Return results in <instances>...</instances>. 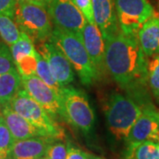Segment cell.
Instances as JSON below:
<instances>
[{
	"label": "cell",
	"mask_w": 159,
	"mask_h": 159,
	"mask_svg": "<svg viewBox=\"0 0 159 159\" xmlns=\"http://www.w3.org/2000/svg\"><path fill=\"white\" fill-rule=\"evenodd\" d=\"M104 64L114 80L123 89L141 96L148 83V57L136 35L123 34L104 39Z\"/></svg>",
	"instance_id": "cell-1"
},
{
	"label": "cell",
	"mask_w": 159,
	"mask_h": 159,
	"mask_svg": "<svg viewBox=\"0 0 159 159\" xmlns=\"http://www.w3.org/2000/svg\"><path fill=\"white\" fill-rule=\"evenodd\" d=\"M49 41L67 58L83 84L91 85L99 78V74L86 51L81 35L54 28Z\"/></svg>",
	"instance_id": "cell-2"
},
{
	"label": "cell",
	"mask_w": 159,
	"mask_h": 159,
	"mask_svg": "<svg viewBox=\"0 0 159 159\" xmlns=\"http://www.w3.org/2000/svg\"><path fill=\"white\" fill-rule=\"evenodd\" d=\"M142 106L133 98L113 93L109 97L105 107V116L111 134L117 140L128 136L131 128L142 113Z\"/></svg>",
	"instance_id": "cell-3"
},
{
	"label": "cell",
	"mask_w": 159,
	"mask_h": 159,
	"mask_svg": "<svg viewBox=\"0 0 159 159\" xmlns=\"http://www.w3.org/2000/svg\"><path fill=\"white\" fill-rule=\"evenodd\" d=\"M46 7L28 2H17L14 21L20 31L24 32L33 42L50 39L52 22Z\"/></svg>",
	"instance_id": "cell-4"
},
{
	"label": "cell",
	"mask_w": 159,
	"mask_h": 159,
	"mask_svg": "<svg viewBox=\"0 0 159 159\" xmlns=\"http://www.w3.org/2000/svg\"><path fill=\"white\" fill-rule=\"evenodd\" d=\"M8 106L22 116L32 125L43 131L47 136L62 139L64 131L53 120V118L23 89H20Z\"/></svg>",
	"instance_id": "cell-5"
},
{
	"label": "cell",
	"mask_w": 159,
	"mask_h": 159,
	"mask_svg": "<svg viewBox=\"0 0 159 159\" xmlns=\"http://www.w3.org/2000/svg\"><path fill=\"white\" fill-rule=\"evenodd\" d=\"M64 119L84 134L90 133L95 124V114L84 92L70 86L62 88Z\"/></svg>",
	"instance_id": "cell-6"
},
{
	"label": "cell",
	"mask_w": 159,
	"mask_h": 159,
	"mask_svg": "<svg viewBox=\"0 0 159 159\" xmlns=\"http://www.w3.org/2000/svg\"><path fill=\"white\" fill-rule=\"evenodd\" d=\"M120 31L136 35L142 26L156 14L148 0H114Z\"/></svg>",
	"instance_id": "cell-7"
},
{
	"label": "cell",
	"mask_w": 159,
	"mask_h": 159,
	"mask_svg": "<svg viewBox=\"0 0 159 159\" xmlns=\"http://www.w3.org/2000/svg\"><path fill=\"white\" fill-rule=\"evenodd\" d=\"M47 9L55 29L81 35L87 20L73 0H51Z\"/></svg>",
	"instance_id": "cell-8"
},
{
	"label": "cell",
	"mask_w": 159,
	"mask_h": 159,
	"mask_svg": "<svg viewBox=\"0 0 159 159\" xmlns=\"http://www.w3.org/2000/svg\"><path fill=\"white\" fill-rule=\"evenodd\" d=\"M21 87L52 118L61 117L64 119L62 100L35 74L21 76Z\"/></svg>",
	"instance_id": "cell-9"
},
{
	"label": "cell",
	"mask_w": 159,
	"mask_h": 159,
	"mask_svg": "<svg viewBox=\"0 0 159 159\" xmlns=\"http://www.w3.org/2000/svg\"><path fill=\"white\" fill-rule=\"evenodd\" d=\"M34 47L36 51L47 61L51 73L59 85L66 87L74 81L73 67L57 46L48 40L37 43Z\"/></svg>",
	"instance_id": "cell-10"
},
{
	"label": "cell",
	"mask_w": 159,
	"mask_h": 159,
	"mask_svg": "<svg viewBox=\"0 0 159 159\" xmlns=\"http://www.w3.org/2000/svg\"><path fill=\"white\" fill-rule=\"evenodd\" d=\"M159 139V111L152 103L148 102L142 106V113L131 128L125 140L126 145L153 141Z\"/></svg>",
	"instance_id": "cell-11"
},
{
	"label": "cell",
	"mask_w": 159,
	"mask_h": 159,
	"mask_svg": "<svg viewBox=\"0 0 159 159\" xmlns=\"http://www.w3.org/2000/svg\"><path fill=\"white\" fill-rule=\"evenodd\" d=\"M81 39L86 51L90 57L91 62L100 75L105 68V42L96 23H90L89 21L85 23L81 30Z\"/></svg>",
	"instance_id": "cell-12"
},
{
	"label": "cell",
	"mask_w": 159,
	"mask_h": 159,
	"mask_svg": "<svg viewBox=\"0 0 159 159\" xmlns=\"http://www.w3.org/2000/svg\"><path fill=\"white\" fill-rule=\"evenodd\" d=\"M95 23L103 39L120 33L114 0H92Z\"/></svg>",
	"instance_id": "cell-13"
},
{
	"label": "cell",
	"mask_w": 159,
	"mask_h": 159,
	"mask_svg": "<svg viewBox=\"0 0 159 159\" xmlns=\"http://www.w3.org/2000/svg\"><path fill=\"white\" fill-rule=\"evenodd\" d=\"M57 139L52 137L37 136L15 141L8 159H37L46 155L48 148Z\"/></svg>",
	"instance_id": "cell-14"
},
{
	"label": "cell",
	"mask_w": 159,
	"mask_h": 159,
	"mask_svg": "<svg viewBox=\"0 0 159 159\" xmlns=\"http://www.w3.org/2000/svg\"><path fill=\"white\" fill-rule=\"evenodd\" d=\"M0 114L15 141L32 137L47 136L43 131L32 125L22 116L11 110L8 105L0 107Z\"/></svg>",
	"instance_id": "cell-15"
},
{
	"label": "cell",
	"mask_w": 159,
	"mask_h": 159,
	"mask_svg": "<svg viewBox=\"0 0 159 159\" xmlns=\"http://www.w3.org/2000/svg\"><path fill=\"white\" fill-rule=\"evenodd\" d=\"M137 40L146 57L159 55V15L157 12L142 25Z\"/></svg>",
	"instance_id": "cell-16"
},
{
	"label": "cell",
	"mask_w": 159,
	"mask_h": 159,
	"mask_svg": "<svg viewBox=\"0 0 159 159\" xmlns=\"http://www.w3.org/2000/svg\"><path fill=\"white\" fill-rule=\"evenodd\" d=\"M21 87V76L17 68L0 75V107L6 106Z\"/></svg>",
	"instance_id": "cell-17"
},
{
	"label": "cell",
	"mask_w": 159,
	"mask_h": 159,
	"mask_svg": "<svg viewBox=\"0 0 159 159\" xmlns=\"http://www.w3.org/2000/svg\"><path fill=\"white\" fill-rule=\"evenodd\" d=\"M124 159H159L157 142L145 141L126 145Z\"/></svg>",
	"instance_id": "cell-18"
},
{
	"label": "cell",
	"mask_w": 159,
	"mask_h": 159,
	"mask_svg": "<svg viewBox=\"0 0 159 159\" xmlns=\"http://www.w3.org/2000/svg\"><path fill=\"white\" fill-rule=\"evenodd\" d=\"M35 75L42 80L44 83H46L51 89H52L54 92L62 100L63 87L58 84L57 80L55 79V77L51 73V68H50L47 61L40 55L39 53H38V57H37V66H36Z\"/></svg>",
	"instance_id": "cell-19"
},
{
	"label": "cell",
	"mask_w": 159,
	"mask_h": 159,
	"mask_svg": "<svg viewBox=\"0 0 159 159\" xmlns=\"http://www.w3.org/2000/svg\"><path fill=\"white\" fill-rule=\"evenodd\" d=\"M11 53L14 65L23 57L34 53L36 50L33 41L29 38L24 32L20 31V35L19 39L11 45Z\"/></svg>",
	"instance_id": "cell-20"
},
{
	"label": "cell",
	"mask_w": 159,
	"mask_h": 159,
	"mask_svg": "<svg viewBox=\"0 0 159 159\" xmlns=\"http://www.w3.org/2000/svg\"><path fill=\"white\" fill-rule=\"evenodd\" d=\"M0 35L9 46L13 44L20 35V31L13 19L4 14H0Z\"/></svg>",
	"instance_id": "cell-21"
},
{
	"label": "cell",
	"mask_w": 159,
	"mask_h": 159,
	"mask_svg": "<svg viewBox=\"0 0 159 159\" xmlns=\"http://www.w3.org/2000/svg\"><path fill=\"white\" fill-rule=\"evenodd\" d=\"M148 84L154 97L159 102V55L148 60Z\"/></svg>",
	"instance_id": "cell-22"
},
{
	"label": "cell",
	"mask_w": 159,
	"mask_h": 159,
	"mask_svg": "<svg viewBox=\"0 0 159 159\" xmlns=\"http://www.w3.org/2000/svg\"><path fill=\"white\" fill-rule=\"evenodd\" d=\"M14 142V138L0 114V155L4 158L8 159L10 150Z\"/></svg>",
	"instance_id": "cell-23"
},
{
	"label": "cell",
	"mask_w": 159,
	"mask_h": 159,
	"mask_svg": "<svg viewBox=\"0 0 159 159\" xmlns=\"http://www.w3.org/2000/svg\"><path fill=\"white\" fill-rule=\"evenodd\" d=\"M37 57L38 52L35 51L34 53L23 57L15 63L16 68L20 76H31L35 74L37 66Z\"/></svg>",
	"instance_id": "cell-24"
},
{
	"label": "cell",
	"mask_w": 159,
	"mask_h": 159,
	"mask_svg": "<svg viewBox=\"0 0 159 159\" xmlns=\"http://www.w3.org/2000/svg\"><path fill=\"white\" fill-rule=\"evenodd\" d=\"M68 145L60 140H56L52 142L46 152L47 159H66L68 153Z\"/></svg>",
	"instance_id": "cell-25"
},
{
	"label": "cell",
	"mask_w": 159,
	"mask_h": 159,
	"mask_svg": "<svg viewBox=\"0 0 159 159\" xmlns=\"http://www.w3.org/2000/svg\"><path fill=\"white\" fill-rule=\"evenodd\" d=\"M11 51L4 43H0V75L15 68Z\"/></svg>",
	"instance_id": "cell-26"
},
{
	"label": "cell",
	"mask_w": 159,
	"mask_h": 159,
	"mask_svg": "<svg viewBox=\"0 0 159 159\" xmlns=\"http://www.w3.org/2000/svg\"><path fill=\"white\" fill-rule=\"evenodd\" d=\"M73 1L80 10V11L83 13L87 21L90 23H95L92 0H73Z\"/></svg>",
	"instance_id": "cell-27"
},
{
	"label": "cell",
	"mask_w": 159,
	"mask_h": 159,
	"mask_svg": "<svg viewBox=\"0 0 159 159\" xmlns=\"http://www.w3.org/2000/svg\"><path fill=\"white\" fill-rule=\"evenodd\" d=\"M17 0H0V14L14 19Z\"/></svg>",
	"instance_id": "cell-28"
},
{
	"label": "cell",
	"mask_w": 159,
	"mask_h": 159,
	"mask_svg": "<svg viewBox=\"0 0 159 159\" xmlns=\"http://www.w3.org/2000/svg\"><path fill=\"white\" fill-rule=\"evenodd\" d=\"M66 159H97V157L80 148L68 147V153Z\"/></svg>",
	"instance_id": "cell-29"
},
{
	"label": "cell",
	"mask_w": 159,
	"mask_h": 159,
	"mask_svg": "<svg viewBox=\"0 0 159 159\" xmlns=\"http://www.w3.org/2000/svg\"><path fill=\"white\" fill-rule=\"evenodd\" d=\"M51 0H17V2H28V3H32L38 6H42L43 7H47L49 4L51 3Z\"/></svg>",
	"instance_id": "cell-30"
},
{
	"label": "cell",
	"mask_w": 159,
	"mask_h": 159,
	"mask_svg": "<svg viewBox=\"0 0 159 159\" xmlns=\"http://www.w3.org/2000/svg\"><path fill=\"white\" fill-rule=\"evenodd\" d=\"M156 142H157V149H158V152H159V139Z\"/></svg>",
	"instance_id": "cell-31"
},
{
	"label": "cell",
	"mask_w": 159,
	"mask_h": 159,
	"mask_svg": "<svg viewBox=\"0 0 159 159\" xmlns=\"http://www.w3.org/2000/svg\"><path fill=\"white\" fill-rule=\"evenodd\" d=\"M37 159H47V158H46V157L44 156V157H40V158H37Z\"/></svg>",
	"instance_id": "cell-32"
},
{
	"label": "cell",
	"mask_w": 159,
	"mask_h": 159,
	"mask_svg": "<svg viewBox=\"0 0 159 159\" xmlns=\"http://www.w3.org/2000/svg\"><path fill=\"white\" fill-rule=\"evenodd\" d=\"M0 159H6V158H4V157H2V156L0 155Z\"/></svg>",
	"instance_id": "cell-33"
}]
</instances>
